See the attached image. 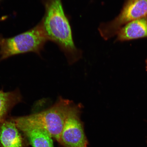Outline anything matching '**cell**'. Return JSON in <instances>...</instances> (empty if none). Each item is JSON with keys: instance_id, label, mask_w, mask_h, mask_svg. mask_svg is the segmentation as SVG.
Here are the masks:
<instances>
[{"instance_id": "1", "label": "cell", "mask_w": 147, "mask_h": 147, "mask_svg": "<svg viewBox=\"0 0 147 147\" xmlns=\"http://www.w3.org/2000/svg\"><path fill=\"white\" fill-rule=\"evenodd\" d=\"M45 15L41 22L49 41L59 47L69 65L82 58V52L75 45L69 20L64 12L62 0H42Z\"/></svg>"}, {"instance_id": "2", "label": "cell", "mask_w": 147, "mask_h": 147, "mask_svg": "<svg viewBox=\"0 0 147 147\" xmlns=\"http://www.w3.org/2000/svg\"><path fill=\"white\" fill-rule=\"evenodd\" d=\"M73 101L60 97L54 105L41 111L19 117H12L15 122L43 129L58 142Z\"/></svg>"}, {"instance_id": "3", "label": "cell", "mask_w": 147, "mask_h": 147, "mask_svg": "<svg viewBox=\"0 0 147 147\" xmlns=\"http://www.w3.org/2000/svg\"><path fill=\"white\" fill-rule=\"evenodd\" d=\"M48 41L41 22L30 30L12 37L0 36V62L26 53H34L40 56Z\"/></svg>"}, {"instance_id": "4", "label": "cell", "mask_w": 147, "mask_h": 147, "mask_svg": "<svg viewBox=\"0 0 147 147\" xmlns=\"http://www.w3.org/2000/svg\"><path fill=\"white\" fill-rule=\"evenodd\" d=\"M147 16V0H125L120 13L114 19L102 23L98 30L105 40L116 35L123 26L130 21Z\"/></svg>"}, {"instance_id": "5", "label": "cell", "mask_w": 147, "mask_h": 147, "mask_svg": "<svg viewBox=\"0 0 147 147\" xmlns=\"http://www.w3.org/2000/svg\"><path fill=\"white\" fill-rule=\"evenodd\" d=\"M82 104H74L70 110L58 142L60 147H88L89 142L80 119Z\"/></svg>"}, {"instance_id": "6", "label": "cell", "mask_w": 147, "mask_h": 147, "mask_svg": "<svg viewBox=\"0 0 147 147\" xmlns=\"http://www.w3.org/2000/svg\"><path fill=\"white\" fill-rule=\"evenodd\" d=\"M26 138L11 116L0 125V147H29Z\"/></svg>"}, {"instance_id": "7", "label": "cell", "mask_w": 147, "mask_h": 147, "mask_svg": "<svg viewBox=\"0 0 147 147\" xmlns=\"http://www.w3.org/2000/svg\"><path fill=\"white\" fill-rule=\"evenodd\" d=\"M116 35V42L147 38V16L125 24L119 29Z\"/></svg>"}, {"instance_id": "8", "label": "cell", "mask_w": 147, "mask_h": 147, "mask_svg": "<svg viewBox=\"0 0 147 147\" xmlns=\"http://www.w3.org/2000/svg\"><path fill=\"white\" fill-rule=\"evenodd\" d=\"M15 122L26 138L30 146L54 147L53 138L47 130L37 127Z\"/></svg>"}, {"instance_id": "9", "label": "cell", "mask_w": 147, "mask_h": 147, "mask_svg": "<svg viewBox=\"0 0 147 147\" xmlns=\"http://www.w3.org/2000/svg\"><path fill=\"white\" fill-rule=\"evenodd\" d=\"M23 97L19 89L5 92L0 89V125L8 119L12 110L22 102Z\"/></svg>"}, {"instance_id": "10", "label": "cell", "mask_w": 147, "mask_h": 147, "mask_svg": "<svg viewBox=\"0 0 147 147\" xmlns=\"http://www.w3.org/2000/svg\"><path fill=\"white\" fill-rule=\"evenodd\" d=\"M146 71H147V58L146 60Z\"/></svg>"}, {"instance_id": "11", "label": "cell", "mask_w": 147, "mask_h": 147, "mask_svg": "<svg viewBox=\"0 0 147 147\" xmlns=\"http://www.w3.org/2000/svg\"><path fill=\"white\" fill-rule=\"evenodd\" d=\"M1 1V0H0V1Z\"/></svg>"}, {"instance_id": "12", "label": "cell", "mask_w": 147, "mask_h": 147, "mask_svg": "<svg viewBox=\"0 0 147 147\" xmlns=\"http://www.w3.org/2000/svg\"></svg>"}]
</instances>
